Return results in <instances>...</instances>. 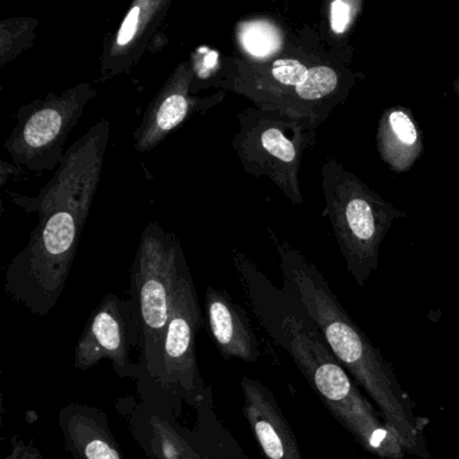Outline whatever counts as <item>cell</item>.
<instances>
[{
	"label": "cell",
	"instance_id": "6da1fadb",
	"mask_svg": "<svg viewBox=\"0 0 459 459\" xmlns=\"http://www.w3.org/2000/svg\"><path fill=\"white\" fill-rule=\"evenodd\" d=\"M109 136L111 123L101 119L69 147L36 197L13 193V203L39 221L7 265L4 290L13 302L39 318L57 306L65 290L100 185Z\"/></svg>",
	"mask_w": 459,
	"mask_h": 459
},
{
	"label": "cell",
	"instance_id": "7a4b0ae2",
	"mask_svg": "<svg viewBox=\"0 0 459 459\" xmlns=\"http://www.w3.org/2000/svg\"><path fill=\"white\" fill-rule=\"evenodd\" d=\"M230 257L252 313L268 337L297 365L333 418L377 459H408V453L377 408L330 351L297 298L273 286L259 267L230 246Z\"/></svg>",
	"mask_w": 459,
	"mask_h": 459
},
{
	"label": "cell",
	"instance_id": "3957f363",
	"mask_svg": "<svg viewBox=\"0 0 459 459\" xmlns=\"http://www.w3.org/2000/svg\"><path fill=\"white\" fill-rule=\"evenodd\" d=\"M268 233L281 260L284 290L297 298L318 326L335 359L369 396L385 423L396 431L408 455L431 458L426 440L429 420L416 413L394 365L346 313L316 268L299 252L279 240L273 230Z\"/></svg>",
	"mask_w": 459,
	"mask_h": 459
},
{
	"label": "cell",
	"instance_id": "277c9868",
	"mask_svg": "<svg viewBox=\"0 0 459 459\" xmlns=\"http://www.w3.org/2000/svg\"><path fill=\"white\" fill-rule=\"evenodd\" d=\"M185 262L184 247L176 233L157 221L144 228L130 270V300L139 335L141 378L136 384L146 402L157 389L163 338Z\"/></svg>",
	"mask_w": 459,
	"mask_h": 459
},
{
	"label": "cell",
	"instance_id": "5b68a950",
	"mask_svg": "<svg viewBox=\"0 0 459 459\" xmlns=\"http://www.w3.org/2000/svg\"><path fill=\"white\" fill-rule=\"evenodd\" d=\"M96 95L92 82H82L20 107L17 125L4 146L13 162L34 174L57 170L69 135Z\"/></svg>",
	"mask_w": 459,
	"mask_h": 459
},
{
	"label": "cell",
	"instance_id": "8992f818",
	"mask_svg": "<svg viewBox=\"0 0 459 459\" xmlns=\"http://www.w3.org/2000/svg\"><path fill=\"white\" fill-rule=\"evenodd\" d=\"M203 322L195 279L189 264L185 262L163 338L157 389L150 400V403L170 411L176 418L181 413L182 405L197 407L208 391L195 356V337Z\"/></svg>",
	"mask_w": 459,
	"mask_h": 459
},
{
	"label": "cell",
	"instance_id": "52a82bcc",
	"mask_svg": "<svg viewBox=\"0 0 459 459\" xmlns=\"http://www.w3.org/2000/svg\"><path fill=\"white\" fill-rule=\"evenodd\" d=\"M232 147L247 174L267 177L292 203L302 201L298 170L303 138L297 117L249 107L238 115Z\"/></svg>",
	"mask_w": 459,
	"mask_h": 459
},
{
	"label": "cell",
	"instance_id": "ba28073f",
	"mask_svg": "<svg viewBox=\"0 0 459 459\" xmlns=\"http://www.w3.org/2000/svg\"><path fill=\"white\" fill-rule=\"evenodd\" d=\"M139 335L130 299L106 294L85 324L74 348V365L82 372L104 359L112 362L119 377L138 383L141 367L131 357L138 351Z\"/></svg>",
	"mask_w": 459,
	"mask_h": 459
},
{
	"label": "cell",
	"instance_id": "9c48e42d",
	"mask_svg": "<svg viewBox=\"0 0 459 459\" xmlns=\"http://www.w3.org/2000/svg\"><path fill=\"white\" fill-rule=\"evenodd\" d=\"M204 82L195 57L182 61L171 72L160 92L147 107L141 125L134 133V146L138 152H152L174 130L195 114H205L224 100L227 92L201 98Z\"/></svg>",
	"mask_w": 459,
	"mask_h": 459
},
{
	"label": "cell",
	"instance_id": "30bf717a",
	"mask_svg": "<svg viewBox=\"0 0 459 459\" xmlns=\"http://www.w3.org/2000/svg\"><path fill=\"white\" fill-rule=\"evenodd\" d=\"M171 6V0H135L128 7L117 30L104 39L99 82L127 76L147 53L160 49L168 42L163 26Z\"/></svg>",
	"mask_w": 459,
	"mask_h": 459
},
{
	"label": "cell",
	"instance_id": "8fae6325",
	"mask_svg": "<svg viewBox=\"0 0 459 459\" xmlns=\"http://www.w3.org/2000/svg\"><path fill=\"white\" fill-rule=\"evenodd\" d=\"M117 410L149 459H221L195 429L177 421L170 411L135 397H122Z\"/></svg>",
	"mask_w": 459,
	"mask_h": 459
},
{
	"label": "cell",
	"instance_id": "7c38bea8",
	"mask_svg": "<svg viewBox=\"0 0 459 459\" xmlns=\"http://www.w3.org/2000/svg\"><path fill=\"white\" fill-rule=\"evenodd\" d=\"M241 391L244 418L264 458L303 459L297 437L271 389L257 378L243 375Z\"/></svg>",
	"mask_w": 459,
	"mask_h": 459
},
{
	"label": "cell",
	"instance_id": "4fadbf2b",
	"mask_svg": "<svg viewBox=\"0 0 459 459\" xmlns=\"http://www.w3.org/2000/svg\"><path fill=\"white\" fill-rule=\"evenodd\" d=\"M205 322L212 341L225 361L232 359L249 364L259 361L262 351L251 319L230 292L206 287Z\"/></svg>",
	"mask_w": 459,
	"mask_h": 459
},
{
	"label": "cell",
	"instance_id": "5bb4252c",
	"mask_svg": "<svg viewBox=\"0 0 459 459\" xmlns=\"http://www.w3.org/2000/svg\"><path fill=\"white\" fill-rule=\"evenodd\" d=\"M58 426L66 451L74 459H126L101 408L71 403L61 408Z\"/></svg>",
	"mask_w": 459,
	"mask_h": 459
},
{
	"label": "cell",
	"instance_id": "9a60e30c",
	"mask_svg": "<svg viewBox=\"0 0 459 459\" xmlns=\"http://www.w3.org/2000/svg\"><path fill=\"white\" fill-rule=\"evenodd\" d=\"M235 42L238 57L265 61L283 52L284 33L276 21L257 15L236 23Z\"/></svg>",
	"mask_w": 459,
	"mask_h": 459
},
{
	"label": "cell",
	"instance_id": "2e32d148",
	"mask_svg": "<svg viewBox=\"0 0 459 459\" xmlns=\"http://www.w3.org/2000/svg\"><path fill=\"white\" fill-rule=\"evenodd\" d=\"M195 411L197 426L195 429L213 453L221 459H248L240 446L217 419L213 407V394H206L205 400L195 407Z\"/></svg>",
	"mask_w": 459,
	"mask_h": 459
},
{
	"label": "cell",
	"instance_id": "e0dca14e",
	"mask_svg": "<svg viewBox=\"0 0 459 459\" xmlns=\"http://www.w3.org/2000/svg\"><path fill=\"white\" fill-rule=\"evenodd\" d=\"M39 25V20L30 17L9 18L0 22V66L13 63L33 47Z\"/></svg>",
	"mask_w": 459,
	"mask_h": 459
},
{
	"label": "cell",
	"instance_id": "ac0fdd59",
	"mask_svg": "<svg viewBox=\"0 0 459 459\" xmlns=\"http://www.w3.org/2000/svg\"><path fill=\"white\" fill-rule=\"evenodd\" d=\"M342 224L354 240L372 244L377 238L380 221L369 198L364 195H351L342 209Z\"/></svg>",
	"mask_w": 459,
	"mask_h": 459
},
{
	"label": "cell",
	"instance_id": "d6986e66",
	"mask_svg": "<svg viewBox=\"0 0 459 459\" xmlns=\"http://www.w3.org/2000/svg\"><path fill=\"white\" fill-rule=\"evenodd\" d=\"M388 126L403 146L412 147L418 142V130L405 112L394 111L389 114Z\"/></svg>",
	"mask_w": 459,
	"mask_h": 459
},
{
	"label": "cell",
	"instance_id": "ffe728a7",
	"mask_svg": "<svg viewBox=\"0 0 459 459\" xmlns=\"http://www.w3.org/2000/svg\"><path fill=\"white\" fill-rule=\"evenodd\" d=\"M351 20V4L335 0L330 4V26L335 34L345 33Z\"/></svg>",
	"mask_w": 459,
	"mask_h": 459
},
{
	"label": "cell",
	"instance_id": "44dd1931",
	"mask_svg": "<svg viewBox=\"0 0 459 459\" xmlns=\"http://www.w3.org/2000/svg\"><path fill=\"white\" fill-rule=\"evenodd\" d=\"M4 459H45V456L33 445L15 437H13L12 453Z\"/></svg>",
	"mask_w": 459,
	"mask_h": 459
}]
</instances>
